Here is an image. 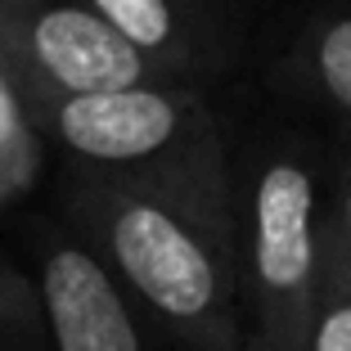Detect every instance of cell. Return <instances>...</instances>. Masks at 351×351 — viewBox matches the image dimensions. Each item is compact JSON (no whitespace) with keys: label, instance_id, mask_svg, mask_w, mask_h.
Segmentation results:
<instances>
[{"label":"cell","instance_id":"cell-1","mask_svg":"<svg viewBox=\"0 0 351 351\" xmlns=\"http://www.w3.org/2000/svg\"><path fill=\"white\" fill-rule=\"evenodd\" d=\"M63 212L68 234L99 257L154 338L176 351H243L226 154L145 180L73 167Z\"/></svg>","mask_w":351,"mask_h":351},{"label":"cell","instance_id":"cell-2","mask_svg":"<svg viewBox=\"0 0 351 351\" xmlns=\"http://www.w3.org/2000/svg\"><path fill=\"white\" fill-rule=\"evenodd\" d=\"M239 239L243 351H302L320 289L329 131L239 77L212 95Z\"/></svg>","mask_w":351,"mask_h":351},{"label":"cell","instance_id":"cell-3","mask_svg":"<svg viewBox=\"0 0 351 351\" xmlns=\"http://www.w3.org/2000/svg\"><path fill=\"white\" fill-rule=\"evenodd\" d=\"M32 126H41L73 167L104 176H171L226 154L212 95L185 86H131V90L50 99Z\"/></svg>","mask_w":351,"mask_h":351},{"label":"cell","instance_id":"cell-4","mask_svg":"<svg viewBox=\"0 0 351 351\" xmlns=\"http://www.w3.org/2000/svg\"><path fill=\"white\" fill-rule=\"evenodd\" d=\"M0 73L23 113L68 95L171 86L86 0H0Z\"/></svg>","mask_w":351,"mask_h":351},{"label":"cell","instance_id":"cell-5","mask_svg":"<svg viewBox=\"0 0 351 351\" xmlns=\"http://www.w3.org/2000/svg\"><path fill=\"white\" fill-rule=\"evenodd\" d=\"M243 77L351 145V0H284Z\"/></svg>","mask_w":351,"mask_h":351},{"label":"cell","instance_id":"cell-6","mask_svg":"<svg viewBox=\"0 0 351 351\" xmlns=\"http://www.w3.org/2000/svg\"><path fill=\"white\" fill-rule=\"evenodd\" d=\"M86 5L171 86L217 95L243 77V68L198 27L180 0H86Z\"/></svg>","mask_w":351,"mask_h":351},{"label":"cell","instance_id":"cell-7","mask_svg":"<svg viewBox=\"0 0 351 351\" xmlns=\"http://www.w3.org/2000/svg\"><path fill=\"white\" fill-rule=\"evenodd\" d=\"M302 351H351V270L342 266L338 248L329 243L324 221H320V289H315Z\"/></svg>","mask_w":351,"mask_h":351},{"label":"cell","instance_id":"cell-8","mask_svg":"<svg viewBox=\"0 0 351 351\" xmlns=\"http://www.w3.org/2000/svg\"><path fill=\"white\" fill-rule=\"evenodd\" d=\"M180 5H185V10L194 14L198 27L248 73L252 45H257L261 27L275 19V10L284 5V0H180Z\"/></svg>","mask_w":351,"mask_h":351},{"label":"cell","instance_id":"cell-9","mask_svg":"<svg viewBox=\"0 0 351 351\" xmlns=\"http://www.w3.org/2000/svg\"><path fill=\"white\" fill-rule=\"evenodd\" d=\"M329 194H324V234L351 270V145L329 135Z\"/></svg>","mask_w":351,"mask_h":351},{"label":"cell","instance_id":"cell-10","mask_svg":"<svg viewBox=\"0 0 351 351\" xmlns=\"http://www.w3.org/2000/svg\"><path fill=\"white\" fill-rule=\"evenodd\" d=\"M36 154H32V122L23 113L19 95L10 90L5 73H0V185L5 180H23L32 171Z\"/></svg>","mask_w":351,"mask_h":351},{"label":"cell","instance_id":"cell-11","mask_svg":"<svg viewBox=\"0 0 351 351\" xmlns=\"http://www.w3.org/2000/svg\"><path fill=\"white\" fill-rule=\"evenodd\" d=\"M27 351H41V347H27Z\"/></svg>","mask_w":351,"mask_h":351}]
</instances>
